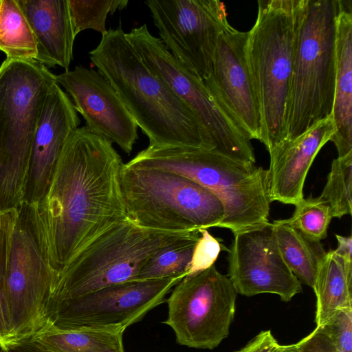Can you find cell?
<instances>
[{"label":"cell","mask_w":352,"mask_h":352,"mask_svg":"<svg viewBox=\"0 0 352 352\" xmlns=\"http://www.w3.org/2000/svg\"><path fill=\"white\" fill-rule=\"evenodd\" d=\"M123 164L111 142L78 127L67 139L43 197L25 204L41 252L58 276L92 241L127 219Z\"/></svg>","instance_id":"1"},{"label":"cell","mask_w":352,"mask_h":352,"mask_svg":"<svg viewBox=\"0 0 352 352\" xmlns=\"http://www.w3.org/2000/svg\"><path fill=\"white\" fill-rule=\"evenodd\" d=\"M89 58L147 136L148 146L214 151L197 116L150 71L120 27L102 34Z\"/></svg>","instance_id":"2"},{"label":"cell","mask_w":352,"mask_h":352,"mask_svg":"<svg viewBox=\"0 0 352 352\" xmlns=\"http://www.w3.org/2000/svg\"><path fill=\"white\" fill-rule=\"evenodd\" d=\"M128 163L174 172L213 192L224 209L220 228L233 235L270 223L267 170L255 164L212 150L151 146Z\"/></svg>","instance_id":"3"},{"label":"cell","mask_w":352,"mask_h":352,"mask_svg":"<svg viewBox=\"0 0 352 352\" xmlns=\"http://www.w3.org/2000/svg\"><path fill=\"white\" fill-rule=\"evenodd\" d=\"M246 56L261 116L259 141L267 151L286 140L287 106L305 0H259Z\"/></svg>","instance_id":"4"},{"label":"cell","mask_w":352,"mask_h":352,"mask_svg":"<svg viewBox=\"0 0 352 352\" xmlns=\"http://www.w3.org/2000/svg\"><path fill=\"white\" fill-rule=\"evenodd\" d=\"M56 75L37 61L0 65V210L24 204L32 142Z\"/></svg>","instance_id":"5"},{"label":"cell","mask_w":352,"mask_h":352,"mask_svg":"<svg viewBox=\"0 0 352 352\" xmlns=\"http://www.w3.org/2000/svg\"><path fill=\"white\" fill-rule=\"evenodd\" d=\"M339 10L340 0H305L289 85L285 141L331 116Z\"/></svg>","instance_id":"6"},{"label":"cell","mask_w":352,"mask_h":352,"mask_svg":"<svg viewBox=\"0 0 352 352\" xmlns=\"http://www.w3.org/2000/svg\"><path fill=\"white\" fill-rule=\"evenodd\" d=\"M120 186L127 218L147 228L193 231L219 227L220 199L195 181L168 170L123 164Z\"/></svg>","instance_id":"7"},{"label":"cell","mask_w":352,"mask_h":352,"mask_svg":"<svg viewBox=\"0 0 352 352\" xmlns=\"http://www.w3.org/2000/svg\"><path fill=\"white\" fill-rule=\"evenodd\" d=\"M199 232L151 229L126 219L92 241L59 274L50 314L61 301L135 280L153 254Z\"/></svg>","instance_id":"8"},{"label":"cell","mask_w":352,"mask_h":352,"mask_svg":"<svg viewBox=\"0 0 352 352\" xmlns=\"http://www.w3.org/2000/svg\"><path fill=\"white\" fill-rule=\"evenodd\" d=\"M125 35L150 71L197 116L211 138L214 151L255 164L248 135L214 99L203 80L181 64L162 41L150 33L146 24Z\"/></svg>","instance_id":"9"},{"label":"cell","mask_w":352,"mask_h":352,"mask_svg":"<svg viewBox=\"0 0 352 352\" xmlns=\"http://www.w3.org/2000/svg\"><path fill=\"white\" fill-rule=\"evenodd\" d=\"M58 279L41 252L23 204L18 209L5 277L12 347L51 323V303Z\"/></svg>","instance_id":"10"},{"label":"cell","mask_w":352,"mask_h":352,"mask_svg":"<svg viewBox=\"0 0 352 352\" xmlns=\"http://www.w3.org/2000/svg\"><path fill=\"white\" fill-rule=\"evenodd\" d=\"M237 293L230 280L215 265L186 276L174 286L164 324L177 343L190 348L212 349L229 334Z\"/></svg>","instance_id":"11"},{"label":"cell","mask_w":352,"mask_h":352,"mask_svg":"<svg viewBox=\"0 0 352 352\" xmlns=\"http://www.w3.org/2000/svg\"><path fill=\"white\" fill-rule=\"evenodd\" d=\"M184 277L131 280L110 285L55 305L50 322L62 329L122 332L164 302Z\"/></svg>","instance_id":"12"},{"label":"cell","mask_w":352,"mask_h":352,"mask_svg":"<svg viewBox=\"0 0 352 352\" xmlns=\"http://www.w3.org/2000/svg\"><path fill=\"white\" fill-rule=\"evenodd\" d=\"M160 40L199 78L210 74L220 35L233 28L218 0H148Z\"/></svg>","instance_id":"13"},{"label":"cell","mask_w":352,"mask_h":352,"mask_svg":"<svg viewBox=\"0 0 352 352\" xmlns=\"http://www.w3.org/2000/svg\"><path fill=\"white\" fill-rule=\"evenodd\" d=\"M228 277L237 294L248 297L274 294L289 302L302 290L278 251L270 222L234 235Z\"/></svg>","instance_id":"14"},{"label":"cell","mask_w":352,"mask_h":352,"mask_svg":"<svg viewBox=\"0 0 352 352\" xmlns=\"http://www.w3.org/2000/svg\"><path fill=\"white\" fill-rule=\"evenodd\" d=\"M248 35L234 28L220 35L211 72L203 82L249 138L259 140L261 116L246 56Z\"/></svg>","instance_id":"15"},{"label":"cell","mask_w":352,"mask_h":352,"mask_svg":"<svg viewBox=\"0 0 352 352\" xmlns=\"http://www.w3.org/2000/svg\"><path fill=\"white\" fill-rule=\"evenodd\" d=\"M56 82L71 96L89 131L131 153L138 138V126L115 89L98 72L78 65L56 75Z\"/></svg>","instance_id":"16"},{"label":"cell","mask_w":352,"mask_h":352,"mask_svg":"<svg viewBox=\"0 0 352 352\" xmlns=\"http://www.w3.org/2000/svg\"><path fill=\"white\" fill-rule=\"evenodd\" d=\"M80 123L73 102L54 82L46 95L32 142L25 204H34L43 197L63 147Z\"/></svg>","instance_id":"17"},{"label":"cell","mask_w":352,"mask_h":352,"mask_svg":"<svg viewBox=\"0 0 352 352\" xmlns=\"http://www.w3.org/2000/svg\"><path fill=\"white\" fill-rule=\"evenodd\" d=\"M332 116L323 119L296 138L270 150L267 170L270 201L296 206L303 197L309 170L321 148L334 133Z\"/></svg>","instance_id":"18"},{"label":"cell","mask_w":352,"mask_h":352,"mask_svg":"<svg viewBox=\"0 0 352 352\" xmlns=\"http://www.w3.org/2000/svg\"><path fill=\"white\" fill-rule=\"evenodd\" d=\"M34 34L37 62L69 71L74 34L68 0H16Z\"/></svg>","instance_id":"19"},{"label":"cell","mask_w":352,"mask_h":352,"mask_svg":"<svg viewBox=\"0 0 352 352\" xmlns=\"http://www.w3.org/2000/svg\"><path fill=\"white\" fill-rule=\"evenodd\" d=\"M331 139L338 157L352 153V1L340 0L336 36V80Z\"/></svg>","instance_id":"20"},{"label":"cell","mask_w":352,"mask_h":352,"mask_svg":"<svg viewBox=\"0 0 352 352\" xmlns=\"http://www.w3.org/2000/svg\"><path fill=\"white\" fill-rule=\"evenodd\" d=\"M313 289L316 296V326L338 310L352 309V259L335 250L327 252L318 267Z\"/></svg>","instance_id":"21"},{"label":"cell","mask_w":352,"mask_h":352,"mask_svg":"<svg viewBox=\"0 0 352 352\" xmlns=\"http://www.w3.org/2000/svg\"><path fill=\"white\" fill-rule=\"evenodd\" d=\"M122 336V332L62 329L49 323L23 343L41 352H124Z\"/></svg>","instance_id":"22"},{"label":"cell","mask_w":352,"mask_h":352,"mask_svg":"<svg viewBox=\"0 0 352 352\" xmlns=\"http://www.w3.org/2000/svg\"><path fill=\"white\" fill-rule=\"evenodd\" d=\"M271 226L284 262L301 283L313 289L318 267L327 253L322 243L309 239L283 219L274 221Z\"/></svg>","instance_id":"23"},{"label":"cell","mask_w":352,"mask_h":352,"mask_svg":"<svg viewBox=\"0 0 352 352\" xmlns=\"http://www.w3.org/2000/svg\"><path fill=\"white\" fill-rule=\"evenodd\" d=\"M0 51L6 59L37 60L34 34L16 0H0Z\"/></svg>","instance_id":"24"},{"label":"cell","mask_w":352,"mask_h":352,"mask_svg":"<svg viewBox=\"0 0 352 352\" xmlns=\"http://www.w3.org/2000/svg\"><path fill=\"white\" fill-rule=\"evenodd\" d=\"M295 352H352V309H340L295 344Z\"/></svg>","instance_id":"25"},{"label":"cell","mask_w":352,"mask_h":352,"mask_svg":"<svg viewBox=\"0 0 352 352\" xmlns=\"http://www.w3.org/2000/svg\"><path fill=\"white\" fill-rule=\"evenodd\" d=\"M197 232L168 245L153 254L144 265L135 280H148L186 276L196 243Z\"/></svg>","instance_id":"26"},{"label":"cell","mask_w":352,"mask_h":352,"mask_svg":"<svg viewBox=\"0 0 352 352\" xmlns=\"http://www.w3.org/2000/svg\"><path fill=\"white\" fill-rule=\"evenodd\" d=\"M352 153L334 159L320 197L328 204L333 218L351 214Z\"/></svg>","instance_id":"27"},{"label":"cell","mask_w":352,"mask_h":352,"mask_svg":"<svg viewBox=\"0 0 352 352\" xmlns=\"http://www.w3.org/2000/svg\"><path fill=\"white\" fill-rule=\"evenodd\" d=\"M18 209L0 210V348L6 351L14 345V336L5 294V277Z\"/></svg>","instance_id":"28"},{"label":"cell","mask_w":352,"mask_h":352,"mask_svg":"<svg viewBox=\"0 0 352 352\" xmlns=\"http://www.w3.org/2000/svg\"><path fill=\"white\" fill-rule=\"evenodd\" d=\"M332 218L329 206L320 196H309L295 206L290 218L283 220L309 239L321 241L327 236Z\"/></svg>","instance_id":"29"},{"label":"cell","mask_w":352,"mask_h":352,"mask_svg":"<svg viewBox=\"0 0 352 352\" xmlns=\"http://www.w3.org/2000/svg\"><path fill=\"white\" fill-rule=\"evenodd\" d=\"M127 0H68L72 25L74 35L92 29L102 34L105 33L106 20L109 14L122 10L128 4Z\"/></svg>","instance_id":"30"},{"label":"cell","mask_w":352,"mask_h":352,"mask_svg":"<svg viewBox=\"0 0 352 352\" xmlns=\"http://www.w3.org/2000/svg\"><path fill=\"white\" fill-rule=\"evenodd\" d=\"M200 237L195 244L186 276L208 269L214 265L221 251V241L213 236L207 229L199 230Z\"/></svg>","instance_id":"31"},{"label":"cell","mask_w":352,"mask_h":352,"mask_svg":"<svg viewBox=\"0 0 352 352\" xmlns=\"http://www.w3.org/2000/svg\"><path fill=\"white\" fill-rule=\"evenodd\" d=\"M278 346L270 330L262 331L236 352H274Z\"/></svg>","instance_id":"32"},{"label":"cell","mask_w":352,"mask_h":352,"mask_svg":"<svg viewBox=\"0 0 352 352\" xmlns=\"http://www.w3.org/2000/svg\"><path fill=\"white\" fill-rule=\"evenodd\" d=\"M338 241V247L335 251L347 258L352 259V238L349 235L348 236H343L341 235L336 234Z\"/></svg>","instance_id":"33"},{"label":"cell","mask_w":352,"mask_h":352,"mask_svg":"<svg viewBox=\"0 0 352 352\" xmlns=\"http://www.w3.org/2000/svg\"><path fill=\"white\" fill-rule=\"evenodd\" d=\"M274 352H295V344L289 345H280Z\"/></svg>","instance_id":"34"},{"label":"cell","mask_w":352,"mask_h":352,"mask_svg":"<svg viewBox=\"0 0 352 352\" xmlns=\"http://www.w3.org/2000/svg\"><path fill=\"white\" fill-rule=\"evenodd\" d=\"M19 345L23 348V349L24 350L25 352H41V351L35 349L34 347L28 345L26 343H23V344H21Z\"/></svg>","instance_id":"35"}]
</instances>
